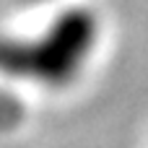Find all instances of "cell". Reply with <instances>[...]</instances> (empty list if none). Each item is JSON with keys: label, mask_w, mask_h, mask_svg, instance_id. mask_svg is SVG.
<instances>
[{"label": "cell", "mask_w": 148, "mask_h": 148, "mask_svg": "<svg viewBox=\"0 0 148 148\" xmlns=\"http://www.w3.org/2000/svg\"><path fill=\"white\" fill-rule=\"evenodd\" d=\"M21 3H29V5H42V3H52V0H21Z\"/></svg>", "instance_id": "1"}]
</instances>
